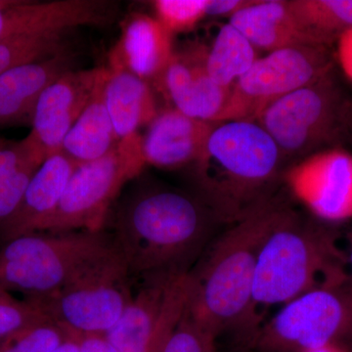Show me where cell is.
<instances>
[{"label": "cell", "mask_w": 352, "mask_h": 352, "mask_svg": "<svg viewBox=\"0 0 352 352\" xmlns=\"http://www.w3.org/2000/svg\"><path fill=\"white\" fill-rule=\"evenodd\" d=\"M113 206L107 227L133 279L187 274L223 223L198 195L133 180Z\"/></svg>", "instance_id": "obj_1"}, {"label": "cell", "mask_w": 352, "mask_h": 352, "mask_svg": "<svg viewBox=\"0 0 352 352\" xmlns=\"http://www.w3.org/2000/svg\"><path fill=\"white\" fill-rule=\"evenodd\" d=\"M289 210L281 201L264 199L244 217L227 224L188 273L187 312L215 337L233 331L247 344L259 254Z\"/></svg>", "instance_id": "obj_2"}, {"label": "cell", "mask_w": 352, "mask_h": 352, "mask_svg": "<svg viewBox=\"0 0 352 352\" xmlns=\"http://www.w3.org/2000/svg\"><path fill=\"white\" fill-rule=\"evenodd\" d=\"M282 157L254 120L219 122L193 164L198 196L223 223H232L270 197Z\"/></svg>", "instance_id": "obj_3"}, {"label": "cell", "mask_w": 352, "mask_h": 352, "mask_svg": "<svg viewBox=\"0 0 352 352\" xmlns=\"http://www.w3.org/2000/svg\"><path fill=\"white\" fill-rule=\"evenodd\" d=\"M344 282L340 256L332 238L289 208L259 254L248 315L247 344L254 346L268 308Z\"/></svg>", "instance_id": "obj_4"}, {"label": "cell", "mask_w": 352, "mask_h": 352, "mask_svg": "<svg viewBox=\"0 0 352 352\" xmlns=\"http://www.w3.org/2000/svg\"><path fill=\"white\" fill-rule=\"evenodd\" d=\"M107 230L38 232L0 250V288L32 300L59 291L115 252Z\"/></svg>", "instance_id": "obj_5"}, {"label": "cell", "mask_w": 352, "mask_h": 352, "mask_svg": "<svg viewBox=\"0 0 352 352\" xmlns=\"http://www.w3.org/2000/svg\"><path fill=\"white\" fill-rule=\"evenodd\" d=\"M352 115L332 73L263 109L254 122L283 157H305L347 131Z\"/></svg>", "instance_id": "obj_6"}, {"label": "cell", "mask_w": 352, "mask_h": 352, "mask_svg": "<svg viewBox=\"0 0 352 352\" xmlns=\"http://www.w3.org/2000/svg\"><path fill=\"white\" fill-rule=\"evenodd\" d=\"M146 166L141 146L119 142L101 159L80 164L41 232L105 230L124 186L142 175Z\"/></svg>", "instance_id": "obj_7"}, {"label": "cell", "mask_w": 352, "mask_h": 352, "mask_svg": "<svg viewBox=\"0 0 352 352\" xmlns=\"http://www.w3.org/2000/svg\"><path fill=\"white\" fill-rule=\"evenodd\" d=\"M132 282L126 264L115 251L59 291L29 302L67 330L104 336L131 302Z\"/></svg>", "instance_id": "obj_8"}, {"label": "cell", "mask_w": 352, "mask_h": 352, "mask_svg": "<svg viewBox=\"0 0 352 352\" xmlns=\"http://www.w3.org/2000/svg\"><path fill=\"white\" fill-rule=\"evenodd\" d=\"M342 285L314 289L285 305L261 326L254 349L302 352L352 336V293Z\"/></svg>", "instance_id": "obj_9"}, {"label": "cell", "mask_w": 352, "mask_h": 352, "mask_svg": "<svg viewBox=\"0 0 352 352\" xmlns=\"http://www.w3.org/2000/svg\"><path fill=\"white\" fill-rule=\"evenodd\" d=\"M332 68L326 46H296L258 58L234 85L228 120H256L270 104L321 80Z\"/></svg>", "instance_id": "obj_10"}, {"label": "cell", "mask_w": 352, "mask_h": 352, "mask_svg": "<svg viewBox=\"0 0 352 352\" xmlns=\"http://www.w3.org/2000/svg\"><path fill=\"white\" fill-rule=\"evenodd\" d=\"M187 279L188 273L143 279L104 337L118 352H161L186 308Z\"/></svg>", "instance_id": "obj_11"}, {"label": "cell", "mask_w": 352, "mask_h": 352, "mask_svg": "<svg viewBox=\"0 0 352 352\" xmlns=\"http://www.w3.org/2000/svg\"><path fill=\"white\" fill-rule=\"evenodd\" d=\"M284 180L296 200L318 219H352L351 152L340 147L319 150L289 166Z\"/></svg>", "instance_id": "obj_12"}, {"label": "cell", "mask_w": 352, "mask_h": 352, "mask_svg": "<svg viewBox=\"0 0 352 352\" xmlns=\"http://www.w3.org/2000/svg\"><path fill=\"white\" fill-rule=\"evenodd\" d=\"M106 69H72L44 90L27 136L44 159L61 151L65 138L87 107Z\"/></svg>", "instance_id": "obj_13"}, {"label": "cell", "mask_w": 352, "mask_h": 352, "mask_svg": "<svg viewBox=\"0 0 352 352\" xmlns=\"http://www.w3.org/2000/svg\"><path fill=\"white\" fill-rule=\"evenodd\" d=\"M208 50L194 46L175 52L159 85L173 108L195 119L210 122L228 120L233 87L217 85L208 75Z\"/></svg>", "instance_id": "obj_14"}, {"label": "cell", "mask_w": 352, "mask_h": 352, "mask_svg": "<svg viewBox=\"0 0 352 352\" xmlns=\"http://www.w3.org/2000/svg\"><path fill=\"white\" fill-rule=\"evenodd\" d=\"M217 124L189 117L173 107L161 109L142 135L146 164L177 170L195 164Z\"/></svg>", "instance_id": "obj_15"}, {"label": "cell", "mask_w": 352, "mask_h": 352, "mask_svg": "<svg viewBox=\"0 0 352 352\" xmlns=\"http://www.w3.org/2000/svg\"><path fill=\"white\" fill-rule=\"evenodd\" d=\"M173 36L156 18L131 14L109 55L108 68L124 69L146 82L157 85L175 54Z\"/></svg>", "instance_id": "obj_16"}, {"label": "cell", "mask_w": 352, "mask_h": 352, "mask_svg": "<svg viewBox=\"0 0 352 352\" xmlns=\"http://www.w3.org/2000/svg\"><path fill=\"white\" fill-rule=\"evenodd\" d=\"M78 166L63 151L55 153L44 161L15 212L0 223V240L3 244L21 236L41 232L59 206Z\"/></svg>", "instance_id": "obj_17"}, {"label": "cell", "mask_w": 352, "mask_h": 352, "mask_svg": "<svg viewBox=\"0 0 352 352\" xmlns=\"http://www.w3.org/2000/svg\"><path fill=\"white\" fill-rule=\"evenodd\" d=\"M73 60L69 52L62 53L0 76V129L32 126L41 94L60 76L74 69Z\"/></svg>", "instance_id": "obj_18"}, {"label": "cell", "mask_w": 352, "mask_h": 352, "mask_svg": "<svg viewBox=\"0 0 352 352\" xmlns=\"http://www.w3.org/2000/svg\"><path fill=\"white\" fill-rule=\"evenodd\" d=\"M88 16L87 6L82 0H0V41L22 36L64 34L87 25Z\"/></svg>", "instance_id": "obj_19"}, {"label": "cell", "mask_w": 352, "mask_h": 352, "mask_svg": "<svg viewBox=\"0 0 352 352\" xmlns=\"http://www.w3.org/2000/svg\"><path fill=\"white\" fill-rule=\"evenodd\" d=\"M104 99L118 142L140 141L139 131L159 112L149 83L124 69L108 68Z\"/></svg>", "instance_id": "obj_20"}, {"label": "cell", "mask_w": 352, "mask_h": 352, "mask_svg": "<svg viewBox=\"0 0 352 352\" xmlns=\"http://www.w3.org/2000/svg\"><path fill=\"white\" fill-rule=\"evenodd\" d=\"M229 23L254 46L268 51L318 45L289 12L286 0H256L229 18Z\"/></svg>", "instance_id": "obj_21"}, {"label": "cell", "mask_w": 352, "mask_h": 352, "mask_svg": "<svg viewBox=\"0 0 352 352\" xmlns=\"http://www.w3.org/2000/svg\"><path fill=\"white\" fill-rule=\"evenodd\" d=\"M107 76L108 68L87 107L69 129L62 144L61 151L78 164L101 159L118 144L117 136L104 99V87Z\"/></svg>", "instance_id": "obj_22"}, {"label": "cell", "mask_w": 352, "mask_h": 352, "mask_svg": "<svg viewBox=\"0 0 352 352\" xmlns=\"http://www.w3.org/2000/svg\"><path fill=\"white\" fill-rule=\"evenodd\" d=\"M44 161L27 138L9 141L0 149V223L15 212Z\"/></svg>", "instance_id": "obj_23"}, {"label": "cell", "mask_w": 352, "mask_h": 352, "mask_svg": "<svg viewBox=\"0 0 352 352\" xmlns=\"http://www.w3.org/2000/svg\"><path fill=\"white\" fill-rule=\"evenodd\" d=\"M289 12L318 45L328 47L352 28V0H286Z\"/></svg>", "instance_id": "obj_24"}, {"label": "cell", "mask_w": 352, "mask_h": 352, "mask_svg": "<svg viewBox=\"0 0 352 352\" xmlns=\"http://www.w3.org/2000/svg\"><path fill=\"white\" fill-rule=\"evenodd\" d=\"M256 60V47L239 30L227 23L208 50V73L217 85L233 87Z\"/></svg>", "instance_id": "obj_25"}, {"label": "cell", "mask_w": 352, "mask_h": 352, "mask_svg": "<svg viewBox=\"0 0 352 352\" xmlns=\"http://www.w3.org/2000/svg\"><path fill=\"white\" fill-rule=\"evenodd\" d=\"M66 50L63 34L22 36L0 41V76L22 65L43 61Z\"/></svg>", "instance_id": "obj_26"}, {"label": "cell", "mask_w": 352, "mask_h": 352, "mask_svg": "<svg viewBox=\"0 0 352 352\" xmlns=\"http://www.w3.org/2000/svg\"><path fill=\"white\" fill-rule=\"evenodd\" d=\"M71 331L47 320L0 342V352H51L71 338Z\"/></svg>", "instance_id": "obj_27"}, {"label": "cell", "mask_w": 352, "mask_h": 352, "mask_svg": "<svg viewBox=\"0 0 352 352\" xmlns=\"http://www.w3.org/2000/svg\"><path fill=\"white\" fill-rule=\"evenodd\" d=\"M156 19L170 32H188L207 15L208 0H156Z\"/></svg>", "instance_id": "obj_28"}, {"label": "cell", "mask_w": 352, "mask_h": 352, "mask_svg": "<svg viewBox=\"0 0 352 352\" xmlns=\"http://www.w3.org/2000/svg\"><path fill=\"white\" fill-rule=\"evenodd\" d=\"M50 320L38 307L0 288V342L41 322Z\"/></svg>", "instance_id": "obj_29"}, {"label": "cell", "mask_w": 352, "mask_h": 352, "mask_svg": "<svg viewBox=\"0 0 352 352\" xmlns=\"http://www.w3.org/2000/svg\"><path fill=\"white\" fill-rule=\"evenodd\" d=\"M217 338L197 323L185 308L179 322L166 338L161 352H219Z\"/></svg>", "instance_id": "obj_30"}, {"label": "cell", "mask_w": 352, "mask_h": 352, "mask_svg": "<svg viewBox=\"0 0 352 352\" xmlns=\"http://www.w3.org/2000/svg\"><path fill=\"white\" fill-rule=\"evenodd\" d=\"M256 0H208L207 15L229 16L244 10L252 6Z\"/></svg>", "instance_id": "obj_31"}, {"label": "cell", "mask_w": 352, "mask_h": 352, "mask_svg": "<svg viewBox=\"0 0 352 352\" xmlns=\"http://www.w3.org/2000/svg\"><path fill=\"white\" fill-rule=\"evenodd\" d=\"M336 43L340 68L346 78L352 82V28L344 32Z\"/></svg>", "instance_id": "obj_32"}, {"label": "cell", "mask_w": 352, "mask_h": 352, "mask_svg": "<svg viewBox=\"0 0 352 352\" xmlns=\"http://www.w3.org/2000/svg\"><path fill=\"white\" fill-rule=\"evenodd\" d=\"M75 333L82 346V352H118L104 336Z\"/></svg>", "instance_id": "obj_33"}, {"label": "cell", "mask_w": 352, "mask_h": 352, "mask_svg": "<svg viewBox=\"0 0 352 352\" xmlns=\"http://www.w3.org/2000/svg\"><path fill=\"white\" fill-rule=\"evenodd\" d=\"M71 338L60 344L51 352H82V346L75 333L72 332Z\"/></svg>", "instance_id": "obj_34"}, {"label": "cell", "mask_w": 352, "mask_h": 352, "mask_svg": "<svg viewBox=\"0 0 352 352\" xmlns=\"http://www.w3.org/2000/svg\"><path fill=\"white\" fill-rule=\"evenodd\" d=\"M302 352H346L344 349L337 346V344H327L321 347H317V349H307V351H303Z\"/></svg>", "instance_id": "obj_35"}, {"label": "cell", "mask_w": 352, "mask_h": 352, "mask_svg": "<svg viewBox=\"0 0 352 352\" xmlns=\"http://www.w3.org/2000/svg\"><path fill=\"white\" fill-rule=\"evenodd\" d=\"M349 239H351V248H349V264H351L352 270V232L351 234V237H349Z\"/></svg>", "instance_id": "obj_36"}, {"label": "cell", "mask_w": 352, "mask_h": 352, "mask_svg": "<svg viewBox=\"0 0 352 352\" xmlns=\"http://www.w3.org/2000/svg\"><path fill=\"white\" fill-rule=\"evenodd\" d=\"M9 140H6V139L0 138V149L2 147H4L6 144H8Z\"/></svg>", "instance_id": "obj_37"}, {"label": "cell", "mask_w": 352, "mask_h": 352, "mask_svg": "<svg viewBox=\"0 0 352 352\" xmlns=\"http://www.w3.org/2000/svg\"><path fill=\"white\" fill-rule=\"evenodd\" d=\"M351 131V133H352V115L351 117V120H349V127H347V131Z\"/></svg>", "instance_id": "obj_38"}]
</instances>
